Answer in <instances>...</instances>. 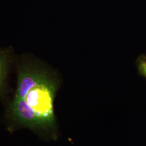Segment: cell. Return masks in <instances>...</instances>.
<instances>
[{
    "label": "cell",
    "mask_w": 146,
    "mask_h": 146,
    "mask_svg": "<svg viewBox=\"0 0 146 146\" xmlns=\"http://www.w3.org/2000/svg\"><path fill=\"white\" fill-rule=\"evenodd\" d=\"M58 88L57 80L46 69L35 64L22 67L8 110L11 119L35 131H55L54 101Z\"/></svg>",
    "instance_id": "obj_1"
},
{
    "label": "cell",
    "mask_w": 146,
    "mask_h": 146,
    "mask_svg": "<svg viewBox=\"0 0 146 146\" xmlns=\"http://www.w3.org/2000/svg\"><path fill=\"white\" fill-rule=\"evenodd\" d=\"M9 63V58L7 53L0 52V95L4 93L5 81Z\"/></svg>",
    "instance_id": "obj_2"
},
{
    "label": "cell",
    "mask_w": 146,
    "mask_h": 146,
    "mask_svg": "<svg viewBox=\"0 0 146 146\" xmlns=\"http://www.w3.org/2000/svg\"><path fill=\"white\" fill-rule=\"evenodd\" d=\"M136 64L139 74L146 78V56L141 55L139 57Z\"/></svg>",
    "instance_id": "obj_3"
}]
</instances>
